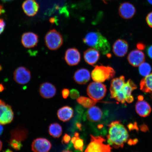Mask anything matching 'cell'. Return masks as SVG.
Wrapping results in <instances>:
<instances>
[{
  "label": "cell",
  "mask_w": 152,
  "mask_h": 152,
  "mask_svg": "<svg viewBox=\"0 0 152 152\" xmlns=\"http://www.w3.org/2000/svg\"><path fill=\"white\" fill-rule=\"evenodd\" d=\"M140 90L145 93L152 94V73L142 79L140 83Z\"/></svg>",
  "instance_id": "cell-24"
},
{
  "label": "cell",
  "mask_w": 152,
  "mask_h": 152,
  "mask_svg": "<svg viewBox=\"0 0 152 152\" xmlns=\"http://www.w3.org/2000/svg\"><path fill=\"white\" fill-rule=\"evenodd\" d=\"M90 72L85 68H81L75 72L73 76L74 80L80 85H84L90 81Z\"/></svg>",
  "instance_id": "cell-19"
},
{
  "label": "cell",
  "mask_w": 152,
  "mask_h": 152,
  "mask_svg": "<svg viewBox=\"0 0 152 152\" xmlns=\"http://www.w3.org/2000/svg\"></svg>",
  "instance_id": "cell-46"
},
{
  "label": "cell",
  "mask_w": 152,
  "mask_h": 152,
  "mask_svg": "<svg viewBox=\"0 0 152 152\" xmlns=\"http://www.w3.org/2000/svg\"><path fill=\"white\" fill-rule=\"evenodd\" d=\"M145 55L142 51L136 49L129 53L128 56L129 63L134 67L139 66L145 61Z\"/></svg>",
  "instance_id": "cell-12"
},
{
  "label": "cell",
  "mask_w": 152,
  "mask_h": 152,
  "mask_svg": "<svg viewBox=\"0 0 152 152\" xmlns=\"http://www.w3.org/2000/svg\"><path fill=\"white\" fill-rule=\"evenodd\" d=\"M70 91L69 90L66 88H64L62 91V94L63 97L64 99H66L69 96Z\"/></svg>",
  "instance_id": "cell-34"
},
{
  "label": "cell",
  "mask_w": 152,
  "mask_h": 152,
  "mask_svg": "<svg viewBox=\"0 0 152 152\" xmlns=\"http://www.w3.org/2000/svg\"><path fill=\"white\" fill-rule=\"evenodd\" d=\"M14 77L15 81L18 84H26L31 79V72L27 68L20 66L15 70Z\"/></svg>",
  "instance_id": "cell-9"
},
{
  "label": "cell",
  "mask_w": 152,
  "mask_h": 152,
  "mask_svg": "<svg viewBox=\"0 0 152 152\" xmlns=\"http://www.w3.org/2000/svg\"><path fill=\"white\" fill-rule=\"evenodd\" d=\"M4 89L5 88L4 85L1 83H0V92H2Z\"/></svg>",
  "instance_id": "cell-37"
},
{
  "label": "cell",
  "mask_w": 152,
  "mask_h": 152,
  "mask_svg": "<svg viewBox=\"0 0 152 152\" xmlns=\"http://www.w3.org/2000/svg\"><path fill=\"white\" fill-rule=\"evenodd\" d=\"M146 20L148 25L152 28V12L149 13L147 15Z\"/></svg>",
  "instance_id": "cell-31"
},
{
  "label": "cell",
  "mask_w": 152,
  "mask_h": 152,
  "mask_svg": "<svg viewBox=\"0 0 152 152\" xmlns=\"http://www.w3.org/2000/svg\"><path fill=\"white\" fill-rule=\"evenodd\" d=\"M3 147V143L0 140V151H1L2 148Z\"/></svg>",
  "instance_id": "cell-40"
},
{
  "label": "cell",
  "mask_w": 152,
  "mask_h": 152,
  "mask_svg": "<svg viewBox=\"0 0 152 152\" xmlns=\"http://www.w3.org/2000/svg\"><path fill=\"white\" fill-rule=\"evenodd\" d=\"M4 130L3 127L0 124V136L3 134Z\"/></svg>",
  "instance_id": "cell-38"
},
{
  "label": "cell",
  "mask_w": 152,
  "mask_h": 152,
  "mask_svg": "<svg viewBox=\"0 0 152 152\" xmlns=\"http://www.w3.org/2000/svg\"><path fill=\"white\" fill-rule=\"evenodd\" d=\"M100 52L94 48H89L83 53V57L86 62L90 65L94 66L99 60Z\"/></svg>",
  "instance_id": "cell-20"
},
{
  "label": "cell",
  "mask_w": 152,
  "mask_h": 152,
  "mask_svg": "<svg viewBox=\"0 0 152 152\" xmlns=\"http://www.w3.org/2000/svg\"><path fill=\"white\" fill-rule=\"evenodd\" d=\"M28 131L25 127L22 125H19L12 129L10 132L11 138L15 139L22 142L24 141L28 137Z\"/></svg>",
  "instance_id": "cell-21"
},
{
  "label": "cell",
  "mask_w": 152,
  "mask_h": 152,
  "mask_svg": "<svg viewBox=\"0 0 152 152\" xmlns=\"http://www.w3.org/2000/svg\"><path fill=\"white\" fill-rule=\"evenodd\" d=\"M103 113L97 106H94L89 108L86 114L87 118L92 122H98L102 119Z\"/></svg>",
  "instance_id": "cell-22"
},
{
  "label": "cell",
  "mask_w": 152,
  "mask_h": 152,
  "mask_svg": "<svg viewBox=\"0 0 152 152\" xmlns=\"http://www.w3.org/2000/svg\"><path fill=\"white\" fill-rule=\"evenodd\" d=\"M77 102L83 107L86 108L93 107L96 105V103L100 102L99 101L94 100L90 98L83 96H80L77 99Z\"/></svg>",
  "instance_id": "cell-26"
},
{
  "label": "cell",
  "mask_w": 152,
  "mask_h": 152,
  "mask_svg": "<svg viewBox=\"0 0 152 152\" xmlns=\"http://www.w3.org/2000/svg\"><path fill=\"white\" fill-rule=\"evenodd\" d=\"M52 147L50 142L43 138L36 139L31 144V149L34 152H49Z\"/></svg>",
  "instance_id": "cell-10"
},
{
  "label": "cell",
  "mask_w": 152,
  "mask_h": 152,
  "mask_svg": "<svg viewBox=\"0 0 152 152\" xmlns=\"http://www.w3.org/2000/svg\"><path fill=\"white\" fill-rule=\"evenodd\" d=\"M103 1H104V2H105V1H106V0H103Z\"/></svg>",
  "instance_id": "cell-45"
},
{
  "label": "cell",
  "mask_w": 152,
  "mask_h": 152,
  "mask_svg": "<svg viewBox=\"0 0 152 152\" xmlns=\"http://www.w3.org/2000/svg\"><path fill=\"white\" fill-rule=\"evenodd\" d=\"M71 142L74 144V147L75 150L83 152L84 142L83 140L80 137L78 133H75L74 137L71 139Z\"/></svg>",
  "instance_id": "cell-27"
},
{
  "label": "cell",
  "mask_w": 152,
  "mask_h": 152,
  "mask_svg": "<svg viewBox=\"0 0 152 152\" xmlns=\"http://www.w3.org/2000/svg\"><path fill=\"white\" fill-rule=\"evenodd\" d=\"M14 0H1V1L3 3H7L10 2Z\"/></svg>",
  "instance_id": "cell-39"
},
{
  "label": "cell",
  "mask_w": 152,
  "mask_h": 152,
  "mask_svg": "<svg viewBox=\"0 0 152 152\" xmlns=\"http://www.w3.org/2000/svg\"><path fill=\"white\" fill-rule=\"evenodd\" d=\"M107 92L106 86L101 83L93 82L90 83L87 89L89 97L96 101H99L105 96Z\"/></svg>",
  "instance_id": "cell-6"
},
{
  "label": "cell",
  "mask_w": 152,
  "mask_h": 152,
  "mask_svg": "<svg viewBox=\"0 0 152 152\" xmlns=\"http://www.w3.org/2000/svg\"><path fill=\"white\" fill-rule=\"evenodd\" d=\"M147 53L148 56L152 59V45L147 47Z\"/></svg>",
  "instance_id": "cell-35"
},
{
  "label": "cell",
  "mask_w": 152,
  "mask_h": 152,
  "mask_svg": "<svg viewBox=\"0 0 152 152\" xmlns=\"http://www.w3.org/2000/svg\"><path fill=\"white\" fill-rule=\"evenodd\" d=\"M119 14L121 18L128 20L133 18L136 12L134 6L129 2L121 4L118 9Z\"/></svg>",
  "instance_id": "cell-14"
},
{
  "label": "cell",
  "mask_w": 152,
  "mask_h": 152,
  "mask_svg": "<svg viewBox=\"0 0 152 152\" xmlns=\"http://www.w3.org/2000/svg\"><path fill=\"white\" fill-rule=\"evenodd\" d=\"M71 140V136L67 134H65L63 137L62 142V144H67Z\"/></svg>",
  "instance_id": "cell-32"
},
{
  "label": "cell",
  "mask_w": 152,
  "mask_h": 152,
  "mask_svg": "<svg viewBox=\"0 0 152 152\" xmlns=\"http://www.w3.org/2000/svg\"><path fill=\"white\" fill-rule=\"evenodd\" d=\"M2 69V67L1 65H0V71H1Z\"/></svg>",
  "instance_id": "cell-44"
},
{
  "label": "cell",
  "mask_w": 152,
  "mask_h": 152,
  "mask_svg": "<svg viewBox=\"0 0 152 152\" xmlns=\"http://www.w3.org/2000/svg\"><path fill=\"white\" fill-rule=\"evenodd\" d=\"M137 86L131 79L125 82L124 76L112 79L110 87L111 98L122 104L132 103L134 98L132 94Z\"/></svg>",
  "instance_id": "cell-1"
},
{
  "label": "cell",
  "mask_w": 152,
  "mask_h": 152,
  "mask_svg": "<svg viewBox=\"0 0 152 152\" xmlns=\"http://www.w3.org/2000/svg\"><path fill=\"white\" fill-rule=\"evenodd\" d=\"M3 152H13L11 150L9 149H7L6 150H5V151H4Z\"/></svg>",
  "instance_id": "cell-41"
},
{
  "label": "cell",
  "mask_w": 152,
  "mask_h": 152,
  "mask_svg": "<svg viewBox=\"0 0 152 152\" xmlns=\"http://www.w3.org/2000/svg\"><path fill=\"white\" fill-rule=\"evenodd\" d=\"M83 42L103 55L108 54L111 50L109 42L99 32H91L87 34L83 39Z\"/></svg>",
  "instance_id": "cell-3"
},
{
  "label": "cell",
  "mask_w": 152,
  "mask_h": 152,
  "mask_svg": "<svg viewBox=\"0 0 152 152\" xmlns=\"http://www.w3.org/2000/svg\"><path fill=\"white\" fill-rule=\"evenodd\" d=\"M5 25V23L3 19L0 18V35L4 31Z\"/></svg>",
  "instance_id": "cell-33"
},
{
  "label": "cell",
  "mask_w": 152,
  "mask_h": 152,
  "mask_svg": "<svg viewBox=\"0 0 152 152\" xmlns=\"http://www.w3.org/2000/svg\"><path fill=\"white\" fill-rule=\"evenodd\" d=\"M14 118V112L11 106L0 99V124H9L12 122Z\"/></svg>",
  "instance_id": "cell-8"
},
{
  "label": "cell",
  "mask_w": 152,
  "mask_h": 152,
  "mask_svg": "<svg viewBox=\"0 0 152 152\" xmlns=\"http://www.w3.org/2000/svg\"><path fill=\"white\" fill-rule=\"evenodd\" d=\"M45 41L48 48L52 50H58L63 43L62 35L55 29L48 32L45 36Z\"/></svg>",
  "instance_id": "cell-7"
},
{
  "label": "cell",
  "mask_w": 152,
  "mask_h": 152,
  "mask_svg": "<svg viewBox=\"0 0 152 152\" xmlns=\"http://www.w3.org/2000/svg\"><path fill=\"white\" fill-rule=\"evenodd\" d=\"M115 74V70L111 66H96L91 73V77L94 81L102 83L113 79Z\"/></svg>",
  "instance_id": "cell-4"
},
{
  "label": "cell",
  "mask_w": 152,
  "mask_h": 152,
  "mask_svg": "<svg viewBox=\"0 0 152 152\" xmlns=\"http://www.w3.org/2000/svg\"><path fill=\"white\" fill-rule=\"evenodd\" d=\"M109 131L107 136L108 144L115 149L122 148L128 141V130L119 121H113L108 125Z\"/></svg>",
  "instance_id": "cell-2"
},
{
  "label": "cell",
  "mask_w": 152,
  "mask_h": 152,
  "mask_svg": "<svg viewBox=\"0 0 152 152\" xmlns=\"http://www.w3.org/2000/svg\"><path fill=\"white\" fill-rule=\"evenodd\" d=\"M40 94L42 98L46 99L52 98L56 94V87L50 83H44L39 87Z\"/></svg>",
  "instance_id": "cell-16"
},
{
  "label": "cell",
  "mask_w": 152,
  "mask_h": 152,
  "mask_svg": "<svg viewBox=\"0 0 152 152\" xmlns=\"http://www.w3.org/2000/svg\"><path fill=\"white\" fill-rule=\"evenodd\" d=\"M48 132L50 135L52 136L53 137L59 138L62 134V127L58 123L51 124L49 127Z\"/></svg>",
  "instance_id": "cell-25"
},
{
  "label": "cell",
  "mask_w": 152,
  "mask_h": 152,
  "mask_svg": "<svg viewBox=\"0 0 152 152\" xmlns=\"http://www.w3.org/2000/svg\"><path fill=\"white\" fill-rule=\"evenodd\" d=\"M22 7L25 14L29 17L35 16L39 9V5L34 0H26L23 3Z\"/></svg>",
  "instance_id": "cell-18"
},
{
  "label": "cell",
  "mask_w": 152,
  "mask_h": 152,
  "mask_svg": "<svg viewBox=\"0 0 152 152\" xmlns=\"http://www.w3.org/2000/svg\"><path fill=\"white\" fill-rule=\"evenodd\" d=\"M91 141L85 152H111L112 148L109 144L104 142L106 140L102 136H95L91 135Z\"/></svg>",
  "instance_id": "cell-5"
},
{
  "label": "cell",
  "mask_w": 152,
  "mask_h": 152,
  "mask_svg": "<svg viewBox=\"0 0 152 152\" xmlns=\"http://www.w3.org/2000/svg\"><path fill=\"white\" fill-rule=\"evenodd\" d=\"M135 110L139 115L142 117L148 116L151 113V106L147 102L144 100L143 96L138 97V101L135 105Z\"/></svg>",
  "instance_id": "cell-11"
},
{
  "label": "cell",
  "mask_w": 152,
  "mask_h": 152,
  "mask_svg": "<svg viewBox=\"0 0 152 152\" xmlns=\"http://www.w3.org/2000/svg\"><path fill=\"white\" fill-rule=\"evenodd\" d=\"M74 111L69 106H64L58 110L57 115L60 120L66 122L69 121L73 116Z\"/></svg>",
  "instance_id": "cell-23"
},
{
  "label": "cell",
  "mask_w": 152,
  "mask_h": 152,
  "mask_svg": "<svg viewBox=\"0 0 152 152\" xmlns=\"http://www.w3.org/2000/svg\"><path fill=\"white\" fill-rule=\"evenodd\" d=\"M61 152H72L71 151H69L68 150H64V151H63Z\"/></svg>",
  "instance_id": "cell-42"
},
{
  "label": "cell",
  "mask_w": 152,
  "mask_h": 152,
  "mask_svg": "<svg viewBox=\"0 0 152 152\" xmlns=\"http://www.w3.org/2000/svg\"><path fill=\"white\" fill-rule=\"evenodd\" d=\"M147 1L150 4L152 5V0H147Z\"/></svg>",
  "instance_id": "cell-43"
},
{
  "label": "cell",
  "mask_w": 152,
  "mask_h": 152,
  "mask_svg": "<svg viewBox=\"0 0 152 152\" xmlns=\"http://www.w3.org/2000/svg\"><path fill=\"white\" fill-rule=\"evenodd\" d=\"M128 48V44L126 41L122 39H118L114 43L113 51L115 56L123 57L127 54Z\"/></svg>",
  "instance_id": "cell-17"
},
{
  "label": "cell",
  "mask_w": 152,
  "mask_h": 152,
  "mask_svg": "<svg viewBox=\"0 0 152 152\" xmlns=\"http://www.w3.org/2000/svg\"><path fill=\"white\" fill-rule=\"evenodd\" d=\"M69 95L71 98L73 99H77L80 97L79 91L75 89L70 90Z\"/></svg>",
  "instance_id": "cell-30"
},
{
  "label": "cell",
  "mask_w": 152,
  "mask_h": 152,
  "mask_svg": "<svg viewBox=\"0 0 152 152\" xmlns=\"http://www.w3.org/2000/svg\"><path fill=\"white\" fill-rule=\"evenodd\" d=\"M151 67L150 64L147 62H144L139 66V72L140 75L146 77L151 74Z\"/></svg>",
  "instance_id": "cell-28"
},
{
  "label": "cell",
  "mask_w": 152,
  "mask_h": 152,
  "mask_svg": "<svg viewBox=\"0 0 152 152\" xmlns=\"http://www.w3.org/2000/svg\"><path fill=\"white\" fill-rule=\"evenodd\" d=\"M39 42V36L33 32H26L23 34L21 42L26 48H32L37 46Z\"/></svg>",
  "instance_id": "cell-15"
},
{
  "label": "cell",
  "mask_w": 152,
  "mask_h": 152,
  "mask_svg": "<svg viewBox=\"0 0 152 152\" xmlns=\"http://www.w3.org/2000/svg\"><path fill=\"white\" fill-rule=\"evenodd\" d=\"M5 12V11L2 5L0 4V16L4 14Z\"/></svg>",
  "instance_id": "cell-36"
},
{
  "label": "cell",
  "mask_w": 152,
  "mask_h": 152,
  "mask_svg": "<svg viewBox=\"0 0 152 152\" xmlns=\"http://www.w3.org/2000/svg\"><path fill=\"white\" fill-rule=\"evenodd\" d=\"M64 58L66 63L70 66L77 65L80 62L81 55L77 49L73 48L66 50Z\"/></svg>",
  "instance_id": "cell-13"
},
{
  "label": "cell",
  "mask_w": 152,
  "mask_h": 152,
  "mask_svg": "<svg viewBox=\"0 0 152 152\" xmlns=\"http://www.w3.org/2000/svg\"><path fill=\"white\" fill-rule=\"evenodd\" d=\"M22 142L15 139L10 138L9 142L10 146L16 151H20L23 147Z\"/></svg>",
  "instance_id": "cell-29"
}]
</instances>
